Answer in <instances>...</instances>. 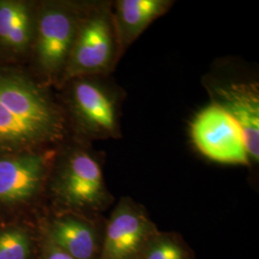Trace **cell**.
<instances>
[{
    "instance_id": "4",
    "label": "cell",
    "mask_w": 259,
    "mask_h": 259,
    "mask_svg": "<svg viewBox=\"0 0 259 259\" xmlns=\"http://www.w3.org/2000/svg\"><path fill=\"white\" fill-rule=\"evenodd\" d=\"M84 1L38 0L26 66L37 80L58 91L74 44Z\"/></svg>"
},
{
    "instance_id": "11",
    "label": "cell",
    "mask_w": 259,
    "mask_h": 259,
    "mask_svg": "<svg viewBox=\"0 0 259 259\" xmlns=\"http://www.w3.org/2000/svg\"><path fill=\"white\" fill-rule=\"evenodd\" d=\"M37 5V0H0V61L26 65Z\"/></svg>"
},
{
    "instance_id": "3",
    "label": "cell",
    "mask_w": 259,
    "mask_h": 259,
    "mask_svg": "<svg viewBox=\"0 0 259 259\" xmlns=\"http://www.w3.org/2000/svg\"><path fill=\"white\" fill-rule=\"evenodd\" d=\"M57 92L69 137L90 144L121 138V104L125 93L110 76L76 77Z\"/></svg>"
},
{
    "instance_id": "5",
    "label": "cell",
    "mask_w": 259,
    "mask_h": 259,
    "mask_svg": "<svg viewBox=\"0 0 259 259\" xmlns=\"http://www.w3.org/2000/svg\"><path fill=\"white\" fill-rule=\"evenodd\" d=\"M58 147L0 155V219L38 220L47 210V180Z\"/></svg>"
},
{
    "instance_id": "10",
    "label": "cell",
    "mask_w": 259,
    "mask_h": 259,
    "mask_svg": "<svg viewBox=\"0 0 259 259\" xmlns=\"http://www.w3.org/2000/svg\"><path fill=\"white\" fill-rule=\"evenodd\" d=\"M205 88L212 104L227 112L240 128L250 165L258 164V83L208 82Z\"/></svg>"
},
{
    "instance_id": "14",
    "label": "cell",
    "mask_w": 259,
    "mask_h": 259,
    "mask_svg": "<svg viewBox=\"0 0 259 259\" xmlns=\"http://www.w3.org/2000/svg\"><path fill=\"white\" fill-rule=\"evenodd\" d=\"M139 259H196V253L180 232L158 230Z\"/></svg>"
},
{
    "instance_id": "1",
    "label": "cell",
    "mask_w": 259,
    "mask_h": 259,
    "mask_svg": "<svg viewBox=\"0 0 259 259\" xmlns=\"http://www.w3.org/2000/svg\"><path fill=\"white\" fill-rule=\"evenodd\" d=\"M68 137L54 90L25 65L0 61V155L56 148Z\"/></svg>"
},
{
    "instance_id": "2",
    "label": "cell",
    "mask_w": 259,
    "mask_h": 259,
    "mask_svg": "<svg viewBox=\"0 0 259 259\" xmlns=\"http://www.w3.org/2000/svg\"><path fill=\"white\" fill-rule=\"evenodd\" d=\"M115 199L106 184L101 154L67 137L57 148L46 191L47 210L102 216Z\"/></svg>"
},
{
    "instance_id": "9",
    "label": "cell",
    "mask_w": 259,
    "mask_h": 259,
    "mask_svg": "<svg viewBox=\"0 0 259 259\" xmlns=\"http://www.w3.org/2000/svg\"><path fill=\"white\" fill-rule=\"evenodd\" d=\"M106 217L46 210L38 218L40 229L74 259H100Z\"/></svg>"
},
{
    "instance_id": "12",
    "label": "cell",
    "mask_w": 259,
    "mask_h": 259,
    "mask_svg": "<svg viewBox=\"0 0 259 259\" xmlns=\"http://www.w3.org/2000/svg\"><path fill=\"white\" fill-rule=\"evenodd\" d=\"M175 2L171 0H117L111 13L121 55L156 20L166 14Z\"/></svg>"
},
{
    "instance_id": "8",
    "label": "cell",
    "mask_w": 259,
    "mask_h": 259,
    "mask_svg": "<svg viewBox=\"0 0 259 259\" xmlns=\"http://www.w3.org/2000/svg\"><path fill=\"white\" fill-rule=\"evenodd\" d=\"M157 231L146 207L123 196L106 218L100 259H139Z\"/></svg>"
},
{
    "instance_id": "6",
    "label": "cell",
    "mask_w": 259,
    "mask_h": 259,
    "mask_svg": "<svg viewBox=\"0 0 259 259\" xmlns=\"http://www.w3.org/2000/svg\"><path fill=\"white\" fill-rule=\"evenodd\" d=\"M111 4L112 1H84L60 88L76 77L110 76L116 67L122 55Z\"/></svg>"
},
{
    "instance_id": "7",
    "label": "cell",
    "mask_w": 259,
    "mask_h": 259,
    "mask_svg": "<svg viewBox=\"0 0 259 259\" xmlns=\"http://www.w3.org/2000/svg\"><path fill=\"white\" fill-rule=\"evenodd\" d=\"M189 131L195 148L206 158L222 164L250 166L240 128L218 106L211 103L196 113Z\"/></svg>"
},
{
    "instance_id": "15",
    "label": "cell",
    "mask_w": 259,
    "mask_h": 259,
    "mask_svg": "<svg viewBox=\"0 0 259 259\" xmlns=\"http://www.w3.org/2000/svg\"><path fill=\"white\" fill-rule=\"evenodd\" d=\"M37 259L74 258L69 254H67L61 248H59L55 243L47 236V233L40 229V241H39Z\"/></svg>"
},
{
    "instance_id": "13",
    "label": "cell",
    "mask_w": 259,
    "mask_h": 259,
    "mask_svg": "<svg viewBox=\"0 0 259 259\" xmlns=\"http://www.w3.org/2000/svg\"><path fill=\"white\" fill-rule=\"evenodd\" d=\"M38 220L0 219V259H37Z\"/></svg>"
}]
</instances>
